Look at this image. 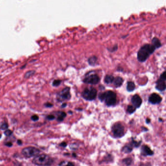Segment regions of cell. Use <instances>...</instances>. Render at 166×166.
<instances>
[{
    "label": "cell",
    "instance_id": "1",
    "mask_svg": "<svg viewBox=\"0 0 166 166\" xmlns=\"http://www.w3.org/2000/svg\"><path fill=\"white\" fill-rule=\"evenodd\" d=\"M156 49V48L152 44H145L138 52V60L141 62H145Z\"/></svg>",
    "mask_w": 166,
    "mask_h": 166
},
{
    "label": "cell",
    "instance_id": "2",
    "mask_svg": "<svg viewBox=\"0 0 166 166\" xmlns=\"http://www.w3.org/2000/svg\"><path fill=\"white\" fill-rule=\"evenodd\" d=\"M54 161L51 157L45 154H42L35 156L32 160V162L36 165L39 166H51Z\"/></svg>",
    "mask_w": 166,
    "mask_h": 166
},
{
    "label": "cell",
    "instance_id": "3",
    "mask_svg": "<svg viewBox=\"0 0 166 166\" xmlns=\"http://www.w3.org/2000/svg\"><path fill=\"white\" fill-rule=\"evenodd\" d=\"M104 101L107 106H113L117 102V95L115 92L111 90L105 92Z\"/></svg>",
    "mask_w": 166,
    "mask_h": 166
},
{
    "label": "cell",
    "instance_id": "4",
    "mask_svg": "<svg viewBox=\"0 0 166 166\" xmlns=\"http://www.w3.org/2000/svg\"><path fill=\"white\" fill-rule=\"evenodd\" d=\"M97 90L93 87L85 88L81 93V96L84 99L90 101L95 100Z\"/></svg>",
    "mask_w": 166,
    "mask_h": 166
},
{
    "label": "cell",
    "instance_id": "5",
    "mask_svg": "<svg viewBox=\"0 0 166 166\" xmlns=\"http://www.w3.org/2000/svg\"><path fill=\"white\" fill-rule=\"evenodd\" d=\"M21 153L22 155L26 158H30L32 157H35L39 155L40 151L39 149L34 147H26L22 150Z\"/></svg>",
    "mask_w": 166,
    "mask_h": 166
},
{
    "label": "cell",
    "instance_id": "6",
    "mask_svg": "<svg viewBox=\"0 0 166 166\" xmlns=\"http://www.w3.org/2000/svg\"><path fill=\"white\" fill-rule=\"evenodd\" d=\"M112 131L114 136L116 138H121L124 135V127L119 122H117L113 125L112 128Z\"/></svg>",
    "mask_w": 166,
    "mask_h": 166
},
{
    "label": "cell",
    "instance_id": "7",
    "mask_svg": "<svg viewBox=\"0 0 166 166\" xmlns=\"http://www.w3.org/2000/svg\"><path fill=\"white\" fill-rule=\"evenodd\" d=\"M70 88L69 87H66L64 88L57 95V99L59 102H63L65 100H68L71 98L70 94Z\"/></svg>",
    "mask_w": 166,
    "mask_h": 166
},
{
    "label": "cell",
    "instance_id": "8",
    "mask_svg": "<svg viewBox=\"0 0 166 166\" xmlns=\"http://www.w3.org/2000/svg\"><path fill=\"white\" fill-rule=\"evenodd\" d=\"M99 76L97 74H91L86 75L85 78L83 80V82L86 84L95 85L99 83Z\"/></svg>",
    "mask_w": 166,
    "mask_h": 166
},
{
    "label": "cell",
    "instance_id": "9",
    "mask_svg": "<svg viewBox=\"0 0 166 166\" xmlns=\"http://www.w3.org/2000/svg\"><path fill=\"white\" fill-rule=\"evenodd\" d=\"M162 100V97L159 94L154 93L152 94L148 98V102L153 104H158Z\"/></svg>",
    "mask_w": 166,
    "mask_h": 166
},
{
    "label": "cell",
    "instance_id": "10",
    "mask_svg": "<svg viewBox=\"0 0 166 166\" xmlns=\"http://www.w3.org/2000/svg\"><path fill=\"white\" fill-rule=\"evenodd\" d=\"M131 103L133 106L136 108H139L141 106L142 100L141 97L138 94H135L133 96L131 100Z\"/></svg>",
    "mask_w": 166,
    "mask_h": 166
},
{
    "label": "cell",
    "instance_id": "11",
    "mask_svg": "<svg viewBox=\"0 0 166 166\" xmlns=\"http://www.w3.org/2000/svg\"><path fill=\"white\" fill-rule=\"evenodd\" d=\"M166 80H163L159 78L156 83V89L160 91H164L166 89V85H165Z\"/></svg>",
    "mask_w": 166,
    "mask_h": 166
},
{
    "label": "cell",
    "instance_id": "12",
    "mask_svg": "<svg viewBox=\"0 0 166 166\" xmlns=\"http://www.w3.org/2000/svg\"><path fill=\"white\" fill-rule=\"evenodd\" d=\"M141 151L143 156H152L154 154V152L147 145L143 146L142 147Z\"/></svg>",
    "mask_w": 166,
    "mask_h": 166
},
{
    "label": "cell",
    "instance_id": "13",
    "mask_svg": "<svg viewBox=\"0 0 166 166\" xmlns=\"http://www.w3.org/2000/svg\"><path fill=\"white\" fill-rule=\"evenodd\" d=\"M123 81V78L119 76H117L116 78L114 79L113 81V85L116 88L120 87L122 85Z\"/></svg>",
    "mask_w": 166,
    "mask_h": 166
},
{
    "label": "cell",
    "instance_id": "14",
    "mask_svg": "<svg viewBox=\"0 0 166 166\" xmlns=\"http://www.w3.org/2000/svg\"><path fill=\"white\" fill-rule=\"evenodd\" d=\"M152 45L154 46L156 49L159 48L162 46L161 43L159 39L157 38H154L152 40Z\"/></svg>",
    "mask_w": 166,
    "mask_h": 166
},
{
    "label": "cell",
    "instance_id": "15",
    "mask_svg": "<svg viewBox=\"0 0 166 166\" xmlns=\"http://www.w3.org/2000/svg\"><path fill=\"white\" fill-rule=\"evenodd\" d=\"M135 88V85L134 83L132 81L128 82L127 85V90L129 92L133 91Z\"/></svg>",
    "mask_w": 166,
    "mask_h": 166
},
{
    "label": "cell",
    "instance_id": "16",
    "mask_svg": "<svg viewBox=\"0 0 166 166\" xmlns=\"http://www.w3.org/2000/svg\"><path fill=\"white\" fill-rule=\"evenodd\" d=\"M115 77L113 75H107L104 78V82L106 84H111L113 83Z\"/></svg>",
    "mask_w": 166,
    "mask_h": 166
},
{
    "label": "cell",
    "instance_id": "17",
    "mask_svg": "<svg viewBox=\"0 0 166 166\" xmlns=\"http://www.w3.org/2000/svg\"><path fill=\"white\" fill-rule=\"evenodd\" d=\"M97 60H98V58L96 57L95 56H92V57H90L89 58L88 62L89 65H90L91 66H94V65H95Z\"/></svg>",
    "mask_w": 166,
    "mask_h": 166
},
{
    "label": "cell",
    "instance_id": "18",
    "mask_svg": "<svg viewBox=\"0 0 166 166\" xmlns=\"http://www.w3.org/2000/svg\"><path fill=\"white\" fill-rule=\"evenodd\" d=\"M132 150H133V147L131 144L125 146L123 148V151L125 153H129L131 152Z\"/></svg>",
    "mask_w": 166,
    "mask_h": 166
},
{
    "label": "cell",
    "instance_id": "19",
    "mask_svg": "<svg viewBox=\"0 0 166 166\" xmlns=\"http://www.w3.org/2000/svg\"><path fill=\"white\" fill-rule=\"evenodd\" d=\"M136 110V108L134 106H131L129 105L128 106L127 108V111L129 114H133L134 113Z\"/></svg>",
    "mask_w": 166,
    "mask_h": 166
},
{
    "label": "cell",
    "instance_id": "20",
    "mask_svg": "<svg viewBox=\"0 0 166 166\" xmlns=\"http://www.w3.org/2000/svg\"><path fill=\"white\" fill-rule=\"evenodd\" d=\"M66 116V114L64 112H61L60 113V115L57 118V120L58 121H62L64 120V118Z\"/></svg>",
    "mask_w": 166,
    "mask_h": 166
},
{
    "label": "cell",
    "instance_id": "21",
    "mask_svg": "<svg viewBox=\"0 0 166 166\" xmlns=\"http://www.w3.org/2000/svg\"><path fill=\"white\" fill-rule=\"evenodd\" d=\"M35 73V71H30L26 72V73L25 75V78H28L30 77H31L32 75Z\"/></svg>",
    "mask_w": 166,
    "mask_h": 166
},
{
    "label": "cell",
    "instance_id": "22",
    "mask_svg": "<svg viewBox=\"0 0 166 166\" xmlns=\"http://www.w3.org/2000/svg\"><path fill=\"white\" fill-rule=\"evenodd\" d=\"M131 161H132V160H131V158H125V159H124L123 160V162L126 165L129 166V165H131Z\"/></svg>",
    "mask_w": 166,
    "mask_h": 166
},
{
    "label": "cell",
    "instance_id": "23",
    "mask_svg": "<svg viewBox=\"0 0 166 166\" xmlns=\"http://www.w3.org/2000/svg\"><path fill=\"white\" fill-rule=\"evenodd\" d=\"M61 81L60 80H54L53 82V85L54 87H58L60 85Z\"/></svg>",
    "mask_w": 166,
    "mask_h": 166
},
{
    "label": "cell",
    "instance_id": "24",
    "mask_svg": "<svg viewBox=\"0 0 166 166\" xmlns=\"http://www.w3.org/2000/svg\"><path fill=\"white\" fill-rule=\"evenodd\" d=\"M140 143H141V142H136V141H135V140L133 139L131 144V145H134L135 147H138V146L140 145Z\"/></svg>",
    "mask_w": 166,
    "mask_h": 166
},
{
    "label": "cell",
    "instance_id": "25",
    "mask_svg": "<svg viewBox=\"0 0 166 166\" xmlns=\"http://www.w3.org/2000/svg\"><path fill=\"white\" fill-rule=\"evenodd\" d=\"M12 134V131H11L10 130H7L4 132V134H5L6 136H10Z\"/></svg>",
    "mask_w": 166,
    "mask_h": 166
},
{
    "label": "cell",
    "instance_id": "26",
    "mask_svg": "<svg viewBox=\"0 0 166 166\" xmlns=\"http://www.w3.org/2000/svg\"><path fill=\"white\" fill-rule=\"evenodd\" d=\"M8 126V125L7 123H4L1 125V128L2 130H6V129H7Z\"/></svg>",
    "mask_w": 166,
    "mask_h": 166
},
{
    "label": "cell",
    "instance_id": "27",
    "mask_svg": "<svg viewBox=\"0 0 166 166\" xmlns=\"http://www.w3.org/2000/svg\"><path fill=\"white\" fill-rule=\"evenodd\" d=\"M31 118V120L34 121H36L39 120V116L38 115H33Z\"/></svg>",
    "mask_w": 166,
    "mask_h": 166
},
{
    "label": "cell",
    "instance_id": "28",
    "mask_svg": "<svg viewBox=\"0 0 166 166\" xmlns=\"http://www.w3.org/2000/svg\"><path fill=\"white\" fill-rule=\"evenodd\" d=\"M46 118L48 120H54L55 119V117L53 115H48L47 116Z\"/></svg>",
    "mask_w": 166,
    "mask_h": 166
},
{
    "label": "cell",
    "instance_id": "29",
    "mask_svg": "<svg viewBox=\"0 0 166 166\" xmlns=\"http://www.w3.org/2000/svg\"><path fill=\"white\" fill-rule=\"evenodd\" d=\"M160 78L163 79V80H166V71H165L164 72H163L161 74V75H160Z\"/></svg>",
    "mask_w": 166,
    "mask_h": 166
},
{
    "label": "cell",
    "instance_id": "30",
    "mask_svg": "<svg viewBox=\"0 0 166 166\" xmlns=\"http://www.w3.org/2000/svg\"><path fill=\"white\" fill-rule=\"evenodd\" d=\"M45 106L46 107H51L53 106V104H51V103H47L45 104Z\"/></svg>",
    "mask_w": 166,
    "mask_h": 166
},
{
    "label": "cell",
    "instance_id": "31",
    "mask_svg": "<svg viewBox=\"0 0 166 166\" xmlns=\"http://www.w3.org/2000/svg\"><path fill=\"white\" fill-rule=\"evenodd\" d=\"M60 145V146H62V147H66V146H67V144H66V142H63L61 143Z\"/></svg>",
    "mask_w": 166,
    "mask_h": 166
},
{
    "label": "cell",
    "instance_id": "32",
    "mask_svg": "<svg viewBox=\"0 0 166 166\" xmlns=\"http://www.w3.org/2000/svg\"><path fill=\"white\" fill-rule=\"evenodd\" d=\"M5 145L6 146H7L8 147H11L12 146V143L11 142H7L5 144Z\"/></svg>",
    "mask_w": 166,
    "mask_h": 166
},
{
    "label": "cell",
    "instance_id": "33",
    "mask_svg": "<svg viewBox=\"0 0 166 166\" xmlns=\"http://www.w3.org/2000/svg\"><path fill=\"white\" fill-rule=\"evenodd\" d=\"M65 166H75L74 164V163H73L71 162H68L67 163V165H66Z\"/></svg>",
    "mask_w": 166,
    "mask_h": 166
},
{
    "label": "cell",
    "instance_id": "34",
    "mask_svg": "<svg viewBox=\"0 0 166 166\" xmlns=\"http://www.w3.org/2000/svg\"><path fill=\"white\" fill-rule=\"evenodd\" d=\"M67 106V103H64L62 105H61V107L64 108V107H65Z\"/></svg>",
    "mask_w": 166,
    "mask_h": 166
},
{
    "label": "cell",
    "instance_id": "35",
    "mask_svg": "<svg viewBox=\"0 0 166 166\" xmlns=\"http://www.w3.org/2000/svg\"><path fill=\"white\" fill-rule=\"evenodd\" d=\"M17 143H18V144L19 145H21V144H22V142H21V140H20V139L18 140Z\"/></svg>",
    "mask_w": 166,
    "mask_h": 166
},
{
    "label": "cell",
    "instance_id": "36",
    "mask_svg": "<svg viewBox=\"0 0 166 166\" xmlns=\"http://www.w3.org/2000/svg\"><path fill=\"white\" fill-rule=\"evenodd\" d=\"M146 121V123L149 124V123L150 122V121H151V120H150L149 119H147Z\"/></svg>",
    "mask_w": 166,
    "mask_h": 166
},
{
    "label": "cell",
    "instance_id": "37",
    "mask_svg": "<svg viewBox=\"0 0 166 166\" xmlns=\"http://www.w3.org/2000/svg\"><path fill=\"white\" fill-rule=\"evenodd\" d=\"M72 156H73L75 157H76L77 156V155H76V154L75 153H73L72 154Z\"/></svg>",
    "mask_w": 166,
    "mask_h": 166
},
{
    "label": "cell",
    "instance_id": "38",
    "mask_svg": "<svg viewBox=\"0 0 166 166\" xmlns=\"http://www.w3.org/2000/svg\"><path fill=\"white\" fill-rule=\"evenodd\" d=\"M1 137H2V135H1V134H0V138H1Z\"/></svg>",
    "mask_w": 166,
    "mask_h": 166
}]
</instances>
